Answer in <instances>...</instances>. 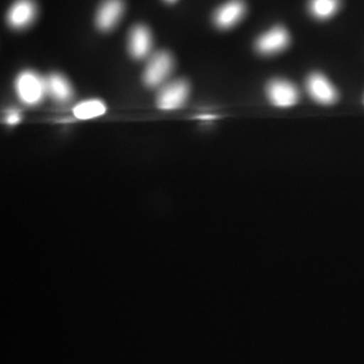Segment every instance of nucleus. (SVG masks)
Listing matches in <instances>:
<instances>
[{
    "mask_svg": "<svg viewBox=\"0 0 364 364\" xmlns=\"http://www.w3.org/2000/svg\"><path fill=\"white\" fill-rule=\"evenodd\" d=\"M268 100L274 107L287 109L298 102L299 92L296 86L286 79H273L267 87Z\"/></svg>",
    "mask_w": 364,
    "mask_h": 364,
    "instance_id": "4",
    "label": "nucleus"
},
{
    "mask_svg": "<svg viewBox=\"0 0 364 364\" xmlns=\"http://www.w3.org/2000/svg\"><path fill=\"white\" fill-rule=\"evenodd\" d=\"M340 7V0H311L309 9L314 18L324 21L332 18Z\"/></svg>",
    "mask_w": 364,
    "mask_h": 364,
    "instance_id": "13",
    "label": "nucleus"
},
{
    "mask_svg": "<svg viewBox=\"0 0 364 364\" xmlns=\"http://www.w3.org/2000/svg\"><path fill=\"white\" fill-rule=\"evenodd\" d=\"M152 35L147 26L138 25L132 28L129 36V51L133 58H147L152 50Z\"/></svg>",
    "mask_w": 364,
    "mask_h": 364,
    "instance_id": "8",
    "label": "nucleus"
},
{
    "mask_svg": "<svg viewBox=\"0 0 364 364\" xmlns=\"http://www.w3.org/2000/svg\"><path fill=\"white\" fill-rule=\"evenodd\" d=\"M48 95L58 102H68L73 97V87L65 76L52 73L46 78Z\"/></svg>",
    "mask_w": 364,
    "mask_h": 364,
    "instance_id": "11",
    "label": "nucleus"
},
{
    "mask_svg": "<svg viewBox=\"0 0 364 364\" xmlns=\"http://www.w3.org/2000/svg\"><path fill=\"white\" fill-rule=\"evenodd\" d=\"M21 121V114L18 109H9L6 112V117H4V122L9 126H14L18 124Z\"/></svg>",
    "mask_w": 364,
    "mask_h": 364,
    "instance_id": "14",
    "label": "nucleus"
},
{
    "mask_svg": "<svg viewBox=\"0 0 364 364\" xmlns=\"http://www.w3.org/2000/svg\"><path fill=\"white\" fill-rule=\"evenodd\" d=\"M246 13V6L242 0H231L215 11L214 21L222 30L233 28Z\"/></svg>",
    "mask_w": 364,
    "mask_h": 364,
    "instance_id": "9",
    "label": "nucleus"
},
{
    "mask_svg": "<svg viewBox=\"0 0 364 364\" xmlns=\"http://www.w3.org/2000/svg\"><path fill=\"white\" fill-rule=\"evenodd\" d=\"M14 90L23 105L35 107L40 105L48 95L47 81L37 72L23 71L14 81Z\"/></svg>",
    "mask_w": 364,
    "mask_h": 364,
    "instance_id": "1",
    "label": "nucleus"
},
{
    "mask_svg": "<svg viewBox=\"0 0 364 364\" xmlns=\"http://www.w3.org/2000/svg\"><path fill=\"white\" fill-rule=\"evenodd\" d=\"M37 16V6L33 0H18L7 13V23L16 30L31 25Z\"/></svg>",
    "mask_w": 364,
    "mask_h": 364,
    "instance_id": "7",
    "label": "nucleus"
},
{
    "mask_svg": "<svg viewBox=\"0 0 364 364\" xmlns=\"http://www.w3.org/2000/svg\"><path fill=\"white\" fill-rule=\"evenodd\" d=\"M165 1H167V2H174V1H176V0H165Z\"/></svg>",
    "mask_w": 364,
    "mask_h": 364,
    "instance_id": "16",
    "label": "nucleus"
},
{
    "mask_svg": "<svg viewBox=\"0 0 364 364\" xmlns=\"http://www.w3.org/2000/svg\"><path fill=\"white\" fill-rule=\"evenodd\" d=\"M124 13L123 0H105L97 14V25L102 31H111L119 23Z\"/></svg>",
    "mask_w": 364,
    "mask_h": 364,
    "instance_id": "10",
    "label": "nucleus"
},
{
    "mask_svg": "<svg viewBox=\"0 0 364 364\" xmlns=\"http://www.w3.org/2000/svg\"><path fill=\"white\" fill-rule=\"evenodd\" d=\"M198 119H200V121L210 122L213 121V119H217V117L212 114H203L198 116Z\"/></svg>",
    "mask_w": 364,
    "mask_h": 364,
    "instance_id": "15",
    "label": "nucleus"
},
{
    "mask_svg": "<svg viewBox=\"0 0 364 364\" xmlns=\"http://www.w3.org/2000/svg\"><path fill=\"white\" fill-rule=\"evenodd\" d=\"M173 68L174 59L170 53L156 52L148 60L143 74L144 82L148 87H158L168 79Z\"/></svg>",
    "mask_w": 364,
    "mask_h": 364,
    "instance_id": "2",
    "label": "nucleus"
},
{
    "mask_svg": "<svg viewBox=\"0 0 364 364\" xmlns=\"http://www.w3.org/2000/svg\"><path fill=\"white\" fill-rule=\"evenodd\" d=\"M309 95L318 104L330 105L338 100V92L324 74L312 73L306 81Z\"/></svg>",
    "mask_w": 364,
    "mask_h": 364,
    "instance_id": "5",
    "label": "nucleus"
},
{
    "mask_svg": "<svg viewBox=\"0 0 364 364\" xmlns=\"http://www.w3.org/2000/svg\"><path fill=\"white\" fill-rule=\"evenodd\" d=\"M291 43V37L284 26H274L261 35L256 41V50L261 55L272 56L286 50Z\"/></svg>",
    "mask_w": 364,
    "mask_h": 364,
    "instance_id": "6",
    "label": "nucleus"
},
{
    "mask_svg": "<svg viewBox=\"0 0 364 364\" xmlns=\"http://www.w3.org/2000/svg\"><path fill=\"white\" fill-rule=\"evenodd\" d=\"M107 112L105 102L100 100H88L74 107V116L79 119H90L102 116Z\"/></svg>",
    "mask_w": 364,
    "mask_h": 364,
    "instance_id": "12",
    "label": "nucleus"
},
{
    "mask_svg": "<svg viewBox=\"0 0 364 364\" xmlns=\"http://www.w3.org/2000/svg\"><path fill=\"white\" fill-rule=\"evenodd\" d=\"M189 85L183 79H177L163 85L157 97V105L163 111H173L186 104L189 97Z\"/></svg>",
    "mask_w": 364,
    "mask_h": 364,
    "instance_id": "3",
    "label": "nucleus"
}]
</instances>
